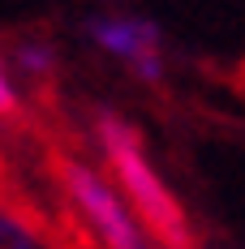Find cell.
Wrapping results in <instances>:
<instances>
[{
  "label": "cell",
  "instance_id": "1",
  "mask_svg": "<svg viewBox=\"0 0 245 249\" xmlns=\"http://www.w3.org/2000/svg\"><path fill=\"white\" fill-rule=\"evenodd\" d=\"M99 133H103V146H108L112 168H116V176H121V189L129 194V202L138 206V215L147 219V228L155 232V241H159L164 249H189L185 211L176 206V198L168 194V185L159 180V172L147 163L138 138H133L116 116H103Z\"/></svg>",
  "mask_w": 245,
  "mask_h": 249
},
{
  "label": "cell",
  "instance_id": "2",
  "mask_svg": "<svg viewBox=\"0 0 245 249\" xmlns=\"http://www.w3.org/2000/svg\"><path fill=\"white\" fill-rule=\"evenodd\" d=\"M56 168H60V180H65L69 198L77 202V211L86 215V224L99 232L103 245L108 249H147V236H142V228L133 224V215L125 211V202L91 168H82L74 159H56Z\"/></svg>",
  "mask_w": 245,
  "mask_h": 249
},
{
  "label": "cell",
  "instance_id": "3",
  "mask_svg": "<svg viewBox=\"0 0 245 249\" xmlns=\"http://www.w3.org/2000/svg\"><path fill=\"white\" fill-rule=\"evenodd\" d=\"M91 35L108 52L133 60V69L147 82H155V77L164 73L159 69V52H155L159 48V30L151 22H138V18H99V22H91Z\"/></svg>",
  "mask_w": 245,
  "mask_h": 249
},
{
  "label": "cell",
  "instance_id": "4",
  "mask_svg": "<svg viewBox=\"0 0 245 249\" xmlns=\"http://www.w3.org/2000/svg\"><path fill=\"white\" fill-rule=\"evenodd\" d=\"M18 60H22L30 73H48V69H52V52L48 48H22V52H18Z\"/></svg>",
  "mask_w": 245,
  "mask_h": 249
},
{
  "label": "cell",
  "instance_id": "5",
  "mask_svg": "<svg viewBox=\"0 0 245 249\" xmlns=\"http://www.w3.org/2000/svg\"><path fill=\"white\" fill-rule=\"evenodd\" d=\"M9 112H18V95H13V86L4 77V65H0V116H9Z\"/></svg>",
  "mask_w": 245,
  "mask_h": 249
},
{
  "label": "cell",
  "instance_id": "6",
  "mask_svg": "<svg viewBox=\"0 0 245 249\" xmlns=\"http://www.w3.org/2000/svg\"><path fill=\"white\" fill-rule=\"evenodd\" d=\"M13 236H18V232H13V224H4V219H0V241H13Z\"/></svg>",
  "mask_w": 245,
  "mask_h": 249
},
{
  "label": "cell",
  "instance_id": "7",
  "mask_svg": "<svg viewBox=\"0 0 245 249\" xmlns=\"http://www.w3.org/2000/svg\"><path fill=\"white\" fill-rule=\"evenodd\" d=\"M9 245H13V249H35V245H30V241H26V236H22V232H18V236H13Z\"/></svg>",
  "mask_w": 245,
  "mask_h": 249
}]
</instances>
